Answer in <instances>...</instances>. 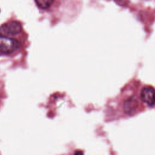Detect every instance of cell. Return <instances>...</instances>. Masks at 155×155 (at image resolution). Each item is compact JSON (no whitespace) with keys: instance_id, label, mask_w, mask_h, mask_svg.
I'll list each match as a JSON object with an SVG mask.
<instances>
[{"instance_id":"1","label":"cell","mask_w":155,"mask_h":155,"mask_svg":"<svg viewBox=\"0 0 155 155\" xmlns=\"http://www.w3.org/2000/svg\"><path fill=\"white\" fill-rule=\"evenodd\" d=\"M21 46V42L15 38L0 36V55H6L13 53Z\"/></svg>"},{"instance_id":"2","label":"cell","mask_w":155,"mask_h":155,"mask_svg":"<svg viewBox=\"0 0 155 155\" xmlns=\"http://www.w3.org/2000/svg\"><path fill=\"white\" fill-rule=\"evenodd\" d=\"M22 31V25L18 21H10L0 26V36L10 38L16 36Z\"/></svg>"},{"instance_id":"3","label":"cell","mask_w":155,"mask_h":155,"mask_svg":"<svg viewBox=\"0 0 155 155\" xmlns=\"http://www.w3.org/2000/svg\"><path fill=\"white\" fill-rule=\"evenodd\" d=\"M140 97L142 102L148 106L155 105V88L151 86H146L142 88Z\"/></svg>"},{"instance_id":"4","label":"cell","mask_w":155,"mask_h":155,"mask_svg":"<svg viewBox=\"0 0 155 155\" xmlns=\"http://www.w3.org/2000/svg\"><path fill=\"white\" fill-rule=\"evenodd\" d=\"M125 111L128 114H133L136 113L138 107V100L135 96H131L127 99L124 105Z\"/></svg>"},{"instance_id":"5","label":"cell","mask_w":155,"mask_h":155,"mask_svg":"<svg viewBox=\"0 0 155 155\" xmlns=\"http://www.w3.org/2000/svg\"><path fill=\"white\" fill-rule=\"evenodd\" d=\"M35 2L37 5V6L41 9H47L52 5L54 2V1L52 0H39L35 1Z\"/></svg>"},{"instance_id":"6","label":"cell","mask_w":155,"mask_h":155,"mask_svg":"<svg viewBox=\"0 0 155 155\" xmlns=\"http://www.w3.org/2000/svg\"><path fill=\"white\" fill-rule=\"evenodd\" d=\"M74 155H84L83 152L81 151H76L74 153Z\"/></svg>"}]
</instances>
